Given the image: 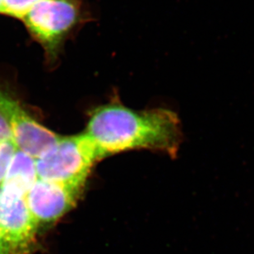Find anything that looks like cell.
Here are the masks:
<instances>
[{"label": "cell", "instance_id": "ba28073f", "mask_svg": "<svg viewBox=\"0 0 254 254\" xmlns=\"http://www.w3.org/2000/svg\"><path fill=\"white\" fill-rule=\"evenodd\" d=\"M42 1L46 0H3L1 14L22 20L30 9Z\"/></svg>", "mask_w": 254, "mask_h": 254}, {"label": "cell", "instance_id": "9c48e42d", "mask_svg": "<svg viewBox=\"0 0 254 254\" xmlns=\"http://www.w3.org/2000/svg\"><path fill=\"white\" fill-rule=\"evenodd\" d=\"M17 150V146L12 139L5 140L0 142V186L6 177L10 164Z\"/></svg>", "mask_w": 254, "mask_h": 254}, {"label": "cell", "instance_id": "8fae6325", "mask_svg": "<svg viewBox=\"0 0 254 254\" xmlns=\"http://www.w3.org/2000/svg\"><path fill=\"white\" fill-rule=\"evenodd\" d=\"M0 254H12L11 249L0 233Z\"/></svg>", "mask_w": 254, "mask_h": 254}, {"label": "cell", "instance_id": "3957f363", "mask_svg": "<svg viewBox=\"0 0 254 254\" xmlns=\"http://www.w3.org/2000/svg\"><path fill=\"white\" fill-rule=\"evenodd\" d=\"M75 0H46L38 2L22 18L25 27L41 44L51 60H56L64 39L79 21Z\"/></svg>", "mask_w": 254, "mask_h": 254}, {"label": "cell", "instance_id": "7a4b0ae2", "mask_svg": "<svg viewBox=\"0 0 254 254\" xmlns=\"http://www.w3.org/2000/svg\"><path fill=\"white\" fill-rule=\"evenodd\" d=\"M100 161L93 143L83 132L60 137L36 160L38 179L83 190L95 163Z\"/></svg>", "mask_w": 254, "mask_h": 254}, {"label": "cell", "instance_id": "7c38bea8", "mask_svg": "<svg viewBox=\"0 0 254 254\" xmlns=\"http://www.w3.org/2000/svg\"><path fill=\"white\" fill-rule=\"evenodd\" d=\"M2 1H3V0H0V14H1V8H2Z\"/></svg>", "mask_w": 254, "mask_h": 254}, {"label": "cell", "instance_id": "6da1fadb", "mask_svg": "<svg viewBox=\"0 0 254 254\" xmlns=\"http://www.w3.org/2000/svg\"><path fill=\"white\" fill-rule=\"evenodd\" d=\"M99 160L125 151L147 150L177 155L182 130L177 114L168 109L134 111L117 96L91 111L86 132Z\"/></svg>", "mask_w": 254, "mask_h": 254}, {"label": "cell", "instance_id": "8992f818", "mask_svg": "<svg viewBox=\"0 0 254 254\" xmlns=\"http://www.w3.org/2000/svg\"><path fill=\"white\" fill-rule=\"evenodd\" d=\"M82 189L36 180L26 201L36 224L53 223L74 206Z\"/></svg>", "mask_w": 254, "mask_h": 254}, {"label": "cell", "instance_id": "5b68a950", "mask_svg": "<svg viewBox=\"0 0 254 254\" xmlns=\"http://www.w3.org/2000/svg\"><path fill=\"white\" fill-rule=\"evenodd\" d=\"M37 226L26 197L0 187V233L12 254H29Z\"/></svg>", "mask_w": 254, "mask_h": 254}, {"label": "cell", "instance_id": "30bf717a", "mask_svg": "<svg viewBox=\"0 0 254 254\" xmlns=\"http://www.w3.org/2000/svg\"><path fill=\"white\" fill-rule=\"evenodd\" d=\"M7 139H12L11 130L4 118L0 115V142Z\"/></svg>", "mask_w": 254, "mask_h": 254}, {"label": "cell", "instance_id": "52a82bcc", "mask_svg": "<svg viewBox=\"0 0 254 254\" xmlns=\"http://www.w3.org/2000/svg\"><path fill=\"white\" fill-rule=\"evenodd\" d=\"M37 180L36 159L17 149L0 187L26 197Z\"/></svg>", "mask_w": 254, "mask_h": 254}, {"label": "cell", "instance_id": "277c9868", "mask_svg": "<svg viewBox=\"0 0 254 254\" xmlns=\"http://www.w3.org/2000/svg\"><path fill=\"white\" fill-rule=\"evenodd\" d=\"M0 115L9 126L17 148L36 160L61 137L34 120L19 101L2 86H0Z\"/></svg>", "mask_w": 254, "mask_h": 254}]
</instances>
